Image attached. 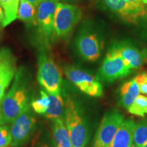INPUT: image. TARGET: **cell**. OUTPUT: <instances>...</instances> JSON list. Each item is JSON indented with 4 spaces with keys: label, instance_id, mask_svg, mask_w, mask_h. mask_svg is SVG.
<instances>
[{
    "label": "cell",
    "instance_id": "1",
    "mask_svg": "<svg viewBox=\"0 0 147 147\" xmlns=\"http://www.w3.org/2000/svg\"><path fill=\"white\" fill-rule=\"evenodd\" d=\"M32 93L29 77L23 67L16 71L10 89L1 102V109L5 123H12L31 107Z\"/></svg>",
    "mask_w": 147,
    "mask_h": 147
},
{
    "label": "cell",
    "instance_id": "2",
    "mask_svg": "<svg viewBox=\"0 0 147 147\" xmlns=\"http://www.w3.org/2000/svg\"><path fill=\"white\" fill-rule=\"evenodd\" d=\"M105 10L125 23L137 25L147 19V0H98Z\"/></svg>",
    "mask_w": 147,
    "mask_h": 147
},
{
    "label": "cell",
    "instance_id": "3",
    "mask_svg": "<svg viewBox=\"0 0 147 147\" xmlns=\"http://www.w3.org/2000/svg\"><path fill=\"white\" fill-rule=\"evenodd\" d=\"M64 114L72 147H84L89 139V129L80 107L70 97L66 99Z\"/></svg>",
    "mask_w": 147,
    "mask_h": 147
},
{
    "label": "cell",
    "instance_id": "4",
    "mask_svg": "<svg viewBox=\"0 0 147 147\" xmlns=\"http://www.w3.org/2000/svg\"><path fill=\"white\" fill-rule=\"evenodd\" d=\"M38 80L49 94L61 95L62 73L54 61L44 51L38 56Z\"/></svg>",
    "mask_w": 147,
    "mask_h": 147
},
{
    "label": "cell",
    "instance_id": "5",
    "mask_svg": "<svg viewBox=\"0 0 147 147\" xmlns=\"http://www.w3.org/2000/svg\"><path fill=\"white\" fill-rule=\"evenodd\" d=\"M131 72V69L125 65L119 49L115 45L106 55L99 69L97 79L99 81L113 82L127 76Z\"/></svg>",
    "mask_w": 147,
    "mask_h": 147
},
{
    "label": "cell",
    "instance_id": "6",
    "mask_svg": "<svg viewBox=\"0 0 147 147\" xmlns=\"http://www.w3.org/2000/svg\"><path fill=\"white\" fill-rule=\"evenodd\" d=\"M82 17V10L78 6L59 2L54 18L55 36L59 38L67 36L79 23Z\"/></svg>",
    "mask_w": 147,
    "mask_h": 147
},
{
    "label": "cell",
    "instance_id": "7",
    "mask_svg": "<svg viewBox=\"0 0 147 147\" xmlns=\"http://www.w3.org/2000/svg\"><path fill=\"white\" fill-rule=\"evenodd\" d=\"M36 127V119L30 107L12 123L10 127L11 146L17 147L26 143L32 137Z\"/></svg>",
    "mask_w": 147,
    "mask_h": 147
},
{
    "label": "cell",
    "instance_id": "8",
    "mask_svg": "<svg viewBox=\"0 0 147 147\" xmlns=\"http://www.w3.org/2000/svg\"><path fill=\"white\" fill-rule=\"evenodd\" d=\"M64 72L66 77L84 93L92 97L102 95V84L90 74L74 66H66L64 68Z\"/></svg>",
    "mask_w": 147,
    "mask_h": 147
},
{
    "label": "cell",
    "instance_id": "9",
    "mask_svg": "<svg viewBox=\"0 0 147 147\" xmlns=\"http://www.w3.org/2000/svg\"><path fill=\"white\" fill-rule=\"evenodd\" d=\"M59 1L43 0L37 8L36 23L38 32L46 41H49L55 35L54 18Z\"/></svg>",
    "mask_w": 147,
    "mask_h": 147
},
{
    "label": "cell",
    "instance_id": "10",
    "mask_svg": "<svg viewBox=\"0 0 147 147\" xmlns=\"http://www.w3.org/2000/svg\"><path fill=\"white\" fill-rule=\"evenodd\" d=\"M123 120V116L115 110L106 114L95 134L93 147H108Z\"/></svg>",
    "mask_w": 147,
    "mask_h": 147
},
{
    "label": "cell",
    "instance_id": "11",
    "mask_svg": "<svg viewBox=\"0 0 147 147\" xmlns=\"http://www.w3.org/2000/svg\"><path fill=\"white\" fill-rule=\"evenodd\" d=\"M76 48L80 56L88 61H95L101 55V44L97 34L84 31L78 35Z\"/></svg>",
    "mask_w": 147,
    "mask_h": 147
},
{
    "label": "cell",
    "instance_id": "12",
    "mask_svg": "<svg viewBox=\"0 0 147 147\" xmlns=\"http://www.w3.org/2000/svg\"><path fill=\"white\" fill-rule=\"evenodd\" d=\"M16 71V60L13 54L0 64V103L15 76Z\"/></svg>",
    "mask_w": 147,
    "mask_h": 147
},
{
    "label": "cell",
    "instance_id": "13",
    "mask_svg": "<svg viewBox=\"0 0 147 147\" xmlns=\"http://www.w3.org/2000/svg\"><path fill=\"white\" fill-rule=\"evenodd\" d=\"M135 122L131 119L123 120L108 147H129L133 143Z\"/></svg>",
    "mask_w": 147,
    "mask_h": 147
},
{
    "label": "cell",
    "instance_id": "14",
    "mask_svg": "<svg viewBox=\"0 0 147 147\" xmlns=\"http://www.w3.org/2000/svg\"><path fill=\"white\" fill-rule=\"evenodd\" d=\"M116 45L127 67L130 69H136L142 65L143 56L138 49L128 43H121Z\"/></svg>",
    "mask_w": 147,
    "mask_h": 147
},
{
    "label": "cell",
    "instance_id": "15",
    "mask_svg": "<svg viewBox=\"0 0 147 147\" xmlns=\"http://www.w3.org/2000/svg\"><path fill=\"white\" fill-rule=\"evenodd\" d=\"M53 134L57 147H72L68 130L63 118L53 120Z\"/></svg>",
    "mask_w": 147,
    "mask_h": 147
},
{
    "label": "cell",
    "instance_id": "16",
    "mask_svg": "<svg viewBox=\"0 0 147 147\" xmlns=\"http://www.w3.org/2000/svg\"><path fill=\"white\" fill-rule=\"evenodd\" d=\"M120 92L121 104L128 110L140 95V87L135 79L133 78L123 84Z\"/></svg>",
    "mask_w": 147,
    "mask_h": 147
},
{
    "label": "cell",
    "instance_id": "17",
    "mask_svg": "<svg viewBox=\"0 0 147 147\" xmlns=\"http://www.w3.org/2000/svg\"><path fill=\"white\" fill-rule=\"evenodd\" d=\"M50 97V104L47 111L44 115L47 119H53L63 118L65 111V102H63L61 95H55L49 94Z\"/></svg>",
    "mask_w": 147,
    "mask_h": 147
},
{
    "label": "cell",
    "instance_id": "18",
    "mask_svg": "<svg viewBox=\"0 0 147 147\" xmlns=\"http://www.w3.org/2000/svg\"><path fill=\"white\" fill-rule=\"evenodd\" d=\"M20 0H0V5L4 13V19L1 23L3 27H6L17 18V11Z\"/></svg>",
    "mask_w": 147,
    "mask_h": 147
},
{
    "label": "cell",
    "instance_id": "19",
    "mask_svg": "<svg viewBox=\"0 0 147 147\" xmlns=\"http://www.w3.org/2000/svg\"><path fill=\"white\" fill-rule=\"evenodd\" d=\"M32 3L25 0H20L17 11V18L27 24H32L36 22L37 10Z\"/></svg>",
    "mask_w": 147,
    "mask_h": 147
},
{
    "label": "cell",
    "instance_id": "20",
    "mask_svg": "<svg viewBox=\"0 0 147 147\" xmlns=\"http://www.w3.org/2000/svg\"><path fill=\"white\" fill-rule=\"evenodd\" d=\"M133 142L138 147H143L147 142V119L136 124Z\"/></svg>",
    "mask_w": 147,
    "mask_h": 147
},
{
    "label": "cell",
    "instance_id": "21",
    "mask_svg": "<svg viewBox=\"0 0 147 147\" xmlns=\"http://www.w3.org/2000/svg\"><path fill=\"white\" fill-rule=\"evenodd\" d=\"M50 104V97L49 93L45 91H40V97L37 100H33L31 107L36 113L44 115L47 111Z\"/></svg>",
    "mask_w": 147,
    "mask_h": 147
},
{
    "label": "cell",
    "instance_id": "22",
    "mask_svg": "<svg viewBox=\"0 0 147 147\" xmlns=\"http://www.w3.org/2000/svg\"><path fill=\"white\" fill-rule=\"evenodd\" d=\"M128 111L132 115L144 117L147 114V97L139 95L132 105L128 108Z\"/></svg>",
    "mask_w": 147,
    "mask_h": 147
},
{
    "label": "cell",
    "instance_id": "23",
    "mask_svg": "<svg viewBox=\"0 0 147 147\" xmlns=\"http://www.w3.org/2000/svg\"><path fill=\"white\" fill-rule=\"evenodd\" d=\"M12 142L10 128L8 126L0 125V147H8Z\"/></svg>",
    "mask_w": 147,
    "mask_h": 147
},
{
    "label": "cell",
    "instance_id": "24",
    "mask_svg": "<svg viewBox=\"0 0 147 147\" xmlns=\"http://www.w3.org/2000/svg\"><path fill=\"white\" fill-rule=\"evenodd\" d=\"M12 54V53L11 52L10 49H6V48H3L2 49H1L0 51V64L2 63Z\"/></svg>",
    "mask_w": 147,
    "mask_h": 147
},
{
    "label": "cell",
    "instance_id": "25",
    "mask_svg": "<svg viewBox=\"0 0 147 147\" xmlns=\"http://www.w3.org/2000/svg\"><path fill=\"white\" fill-rule=\"evenodd\" d=\"M140 87V93L142 94L146 95L147 96V82H145L144 83L139 86Z\"/></svg>",
    "mask_w": 147,
    "mask_h": 147
},
{
    "label": "cell",
    "instance_id": "26",
    "mask_svg": "<svg viewBox=\"0 0 147 147\" xmlns=\"http://www.w3.org/2000/svg\"><path fill=\"white\" fill-rule=\"evenodd\" d=\"M25 1H27V2L32 3L34 6L36 7V8H38V5H39L40 3H41L43 0H25Z\"/></svg>",
    "mask_w": 147,
    "mask_h": 147
},
{
    "label": "cell",
    "instance_id": "27",
    "mask_svg": "<svg viewBox=\"0 0 147 147\" xmlns=\"http://www.w3.org/2000/svg\"><path fill=\"white\" fill-rule=\"evenodd\" d=\"M1 104V103H0ZM5 122L3 119L2 113H1V104H0V125H5Z\"/></svg>",
    "mask_w": 147,
    "mask_h": 147
},
{
    "label": "cell",
    "instance_id": "28",
    "mask_svg": "<svg viewBox=\"0 0 147 147\" xmlns=\"http://www.w3.org/2000/svg\"><path fill=\"white\" fill-rule=\"evenodd\" d=\"M3 19H4V13H3L2 8H1V5H0V24L2 23Z\"/></svg>",
    "mask_w": 147,
    "mask_h": 147
},
{
    "label": "cell",
    "instance_id": "29",
    "mask_svg": "<svg viewBox=\"0 0 147 147\" xmlns=\"http://www.w3.org/2000/svg\"><path fill=\"white\" fill-rule=\"evenodd\" d=\"M129 147H138V146H136V144H132L131 145V146H130Z\"/></svg>",
    "mask_w": 147,
    "mask_h": 147
},
{
    "label": "cell",
    "instance_id": "30",
    "mask_svg": "<svg viewBox=\"0 0 147 147\" xmlns=\"http://www.w3.org/2000/svg\"><path fill=\"white\" fill-rule=\"evenodd\" d=\"M40 147H50V146H49L47 144H43V145H42V146H40Z\"/></svg>",
    "mask_w": 147,
    "mask_h": 147
},
{
    "label": "cell",
    "instance_id": "31",
    "mask_svg": "<svg viewBox=\"0 0 147 147\" xmlns=\"http://www.w3.org/2000/svg\"><path fill=\"white\" fill-rule=\"evenodd\" d=\"M143 147H147V142L146 143V144H145V145Z\"/></svg>",
    "mask_w": 147,
    "mask_h": 147
},
{
    "label": "cell",
    "instance_id": "32",
    "mask_svg": "<svg viewBox=\"0 0 147 147\" xmlns=\"http://www.w3.org/2000/svg\"><path fill=\"white\" fill-rule=\"evenodd\" d=\"M67 1H69V0H67Z\"/></svg>",
    "mask_w": 147,
    "mask_h": 147
}]
</instances>
